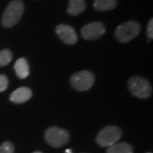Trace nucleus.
I'll use <instances>...</instances> for the list:
<instances>
[{"label": "nucleus", "mask_w": 153, "mask_h": 153, "mask_svg": "<svg viewBox=\"0 0 153 153\" xmlns=\"http://www.w3.org/2000/svg\"><path fill=\"white\" fill-rule=\"evenodd\" d=\"M122 137V130L117 126H107L102 128L96 137V141L102 147H109Z\"/></svg>", "instance_id": "obj_3"}, {"label": "nucleus", "mask_w": 153, "mask_h": 153, "mask_svg": "<svg viewBox=\"0 0 153 153\" xmlns=\"http://www.w3.org/2000/svg\"><path fill=\"white\" fill-rule=\"evenodd\" d=\"M15 71L21 79H24L29 75V65L25 58H20L15 64Z\"/></svg>", "instance_id": "obj_11"}, {"label": "nucleus", "mask_w": 153, "mask_h": 153, "mask_svg": "<svg viewBox=\"0 0 153 153\" xmlns=\"http://www.w3.org/2000/svg\"><path fill=\"white\" fill-rule=\"evenodd\" d=\"M66 153H72V152H71V149H67L66 151Z\"/></svg>", "instance_id": "obj_18"}, {"label": "nucleus", "mask_w": 153, "mask_h": 153, "mask_svg": "<svg viewBox=\"0 0 153 153\" xmlns=\"http://www.w3.org/2000/svg\"><path fill=\"white\" fill-rule=\"evenodd\" d=\"M24 12V4L22 0H13L7 6L2 16V24L6 28L16 25Z\"/></svg>", "instance_id": "obj_1"}, {"label": "nucleus", "mask_w": 153, "mask_h": 153, "mask_svg": "<svg viewBox=\"0 0 153 153\" xmlns=\"http://www.w3.org/2000/svg\"><path fill=\"white\" fill-rule=\"evenodd\" d=\"M12 52L9 49H3L0 51V66H4L8 65L12 60Z\"/></svg>", "instance_id": "obj_14"}, {"label": "nucleus", "mask_w": 153, "mask_h": 153, "mask_svg": "<svg viewBox=\"0 0 153 153\" xmlns=\"http://www.w3.org/2000/svg\"><path fill=\"white\" fill-rule=\"evenodd\" d=\"M71 84L77 91H86L90 89L94 82V74L89 71H81L71 76Z\"/></svg>", "instance_id": "obj_6"}, {"label": "nucleus", "mask_w": 153, "mask_h": 153, "mask_svg": "<svg viewBox=\"0 0 153 153\" xmlns=\"http://www.w3.org/2000/svg\"><path fill=\"white\" fill-rule=\"evenodd\" d=\"M146 33H147V37L150 39L153 38V20L151 19L150 22H148L147 25V30H146Z\"/></svg>", "instance_id": "obj_17"}, {"label": "nucleus", "mask_w": 153, "mask_h": 153, "mask_svg": "<svg viewBox=\"0 0 153 153\" xmlns=\"http://www.w3.org/2000/svg\"><path fill=\"white\" fill-rule=\"evenodd\" d=\"M9 85V80L5 75L0 74V92H4Z\"/></svg>", "instance_id": "obj_16"}, {"label": "nucleus", "mask_w": 153, "mask_h": 153, "mask_svg": "<svg viewBox=\"0 0 153 153\" xmlns=\"http://www.w3.org/2000/svg\"><path fill=\"white\" fill-rule=\"evenodd\" d=\"M32 95H33V92L29 88H18L10 94V100L16 104H22L29 100Z\"/></svg>", "instance_id": "obj_9"}, {"label": "nucleus", "mask_w": 153, "mask_h": 153, "mask_svg": "<svg viewBox=\"0 0 153 153\" xmlns=\"http://www.w3.org/2000/svg\"><path fill=\"white\" fill-rule=\"evenodd\" d=\"M86 7L85 0H69L67 12L71 16H77L85 10Z\"/></svg>", "instance_id": "obj_10"}, {"label": "nucleus", "mask_w": 153, "mask_h": 153, "mask_svg": "<svg viewBox=\"0 0 153 153\" xmlns=\"http://www.w3.org/2000/svg\"><path fill=\"white\" fill-rule=\"evenodd\" d=\"M33 153H42V152H34Z\"/></svg>", "instance_id": "obj_19"}, {"label": "nucleus", "mask_w": 153, "mask_h": 153, "mask_svg": "<svg viewBox=\"0 0 153 153\" xmlns=\"http://www.w3.org/2000/svg\"><path fill=\"white\" fill-rule=\"evenodd\" d=\"M128 88L131 93L140 99L149 98L152 93L150 82L141 76H132L128 80Z\"/></svg>", "instance_id": "obj_4"}, {"label": "nucleus", "mask_w": 153, "mask_h": 153, "mask_svg": "<svg viewBox=\"0 0 153 153\" xmlns=\"http://www.w3.org/2000/svg\"><path fill=\"white\" fill-rule=\"evenodd\" d=\"M140 23L134 21L124 22L117 27L115 37L121 43H128L140 34Z\"/></svg>", "instance_id": "obj_2"}, {"label": "nucleus", "mask_w": 153, "mask_h": 153, "mask_svg": "<svg viewBox=\"0 0 153 153\" xmlns=\"http://www.w3.org/2000/svg\"><path fill=\"white\" fill-rule=\"evenodd\" d=\"M14 146L10 141H5L0 146V153H14Z\"/></svg>", "instance_id": "obj_15"}, {"label": "nucleus", "mask_w": 153, "mask_h": 153, "mask_svg": "<svg viewBox=\"0 0 153 153\" xmlns=\"http://www.w3.org/2000/svg\"><path fill=\"white\" fill-rule=\"evenodd\" d=\"M55 32L59 38L66 44H74L77 41V36L75 30L69 25L60 24L56 27Z\"/></svg>", "instance_id": "obj_8"}, {"label": "nucleus", "mask_w": 153, "mask_h": 153, "mask_svg": "<svg viewBox=\"0 0 153 153\" xmlns=\"http://www.w3.org/2000/svg\"><path fill=\"white\" fill-rule=\"evenodd\" d=\"M45 140L49 146L59 148L65 146L69 140L68 132L58 127H50L45 131Z\"/></svg>", "instance_id": "obj_5"}, {"label": "nucleus", "mask_w": 153, "mask_h": 153, "mask_svg": "<svg viewBox=\"0 0 153 153\" xmlns=\"http://www.w3.org/2000/svg\"><path fill=\"white\" fill-rule=\"evenodd\" d=\"M117 0H94V8L98 11H108L117 6Z\"/></svg>", "instance_id": "obj_12"}, {"label": "nucleus", "mask_w": 153, "mask_h": 153, "mask_svg": "<svg viewBox=\"0 0 153 153\" xmlns=\"http://www.w3.org/2000/svg\"><path fill=\"white\" fill-rule=\"evenodd\" d=\"M107 153H134L133 147L127 142L116 143L107 148Z\"/></svg>", "instance_id": "obj_13"}, {"label": "nucleus", "mask_w": 153, "mask_h": 153, "mask_svg": "<svg viewBox=\"0 0 153 153\" xmlns=\"http://www.w3.org/2000/svg\"><path fill=\"white\" fill-rule=\"evenodd\" d=\"M105 33V27L101 22H90L85 25L81 30L82 38L86 40H95L98 39Z\"/></svg>", "instance_id": "obj_7"}]
</instances>
